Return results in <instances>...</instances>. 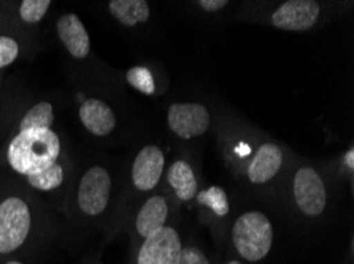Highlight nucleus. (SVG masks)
Wrapping results in <instances>:
<instances>
[{
  "mask_svg": "<svg viewBox=\"0 0 354 264\" xmlns=\"http://www.w3.org/2000/svg\"><path fill=\"white\" fill-rule=\"evenodd\" d=\"M59 155L61 141L53 130L19 132L8 145L10 166L26 177L50 168Z\"/></svg>",
  "mask_w": 354,
  "mask_h": 264,
  "instance_id": "f257e3e1",
  "label": "nucleus"
},
{
  "mask_svg": "<svg viewBox=\"0 0 354 264\" xmlns=\"http://www.w3.org/2000/svg\"><path fill=\"white\" fill-rule=\"evenodd\" d=\"M230 241L243 261L259 263L269 256L273 245V225L266 214L248 211L239 215L230 230Z\"/></svg>",
  "mask_w": 354,
  "mask_h": 264,
  "instance_id": "f03ea898",
  "label": "nucleus"
},
{
  "mask_svg": "<svg viewBox=\"0 0 354 264\" xmlns=\"http://www.w3.org/2000/svg\"><path fill=\"white\" fill-rule=\"evenodd\" d=\"M34 230L29 204L19 196H8L0 203V256L12 255L28 244Z\"/></svg>",
  "mask_w": 354,
  "mask_h": 264,
  "instance_id": "7ed1b4c3",
  "label": "nucleus"
},
{
  "mask_svg": "<svg viewBox=\"0 0 354 264\" xmlns=\"http://www.w3.org/2000/svg\"><path fill=\"white\" fill-rule=\"evenodd\" d=\"M111 176L104 166L84 172L78 187V209L84 217L95 219L106 211L111 196Z\"/></svg>",
  "mask_w": 354,
  "mask_h": 264,
  "instance_id": "20e7f679",
  "label": "nucleus"
},
{
  "mask_svg": "<svg viewBox=\"0 0 354 264\" xmlns=\"http://www.w3.org/2000/svg\"><path fill=\"white\" fill-rule=\"evenodd\" d=\"M296 206L305 217L318 219L327 207V190L323 177L312 166L299 168L292 179Z\"/></svg>",
  "mask_w": 354,
  "mask_h": 264,
  "instance_id": "39448f33",
  "label": "nucleus"
},
{
  "mask_svg": "<svg viewBox=\"0 0 354 264\" xmlns=\"http://www.w3.org/2000/svg\"><path fill=\"white\" fill-rule=\"evenodd\" d=\"M183 241L174 226H164L137 245L133 264H178Z\"/></svg>",
  "mask_w": 354,
  "mask_h": 264,
  "instance_id": "423d86ee",
  "label": "nucleus"
},
{
  "mask_svg": "<svg viewBox=\"0 0 354 264\" xmlns=\"http://www.w3.org/2000/svg\"><path fill=\"white\" fill-rule=\"evenodd\" d=\"M169 128L181 139H194L208 132L210 112L201 103H174L167 111Z\"/></svg>",
  "mask_w": 354,
  "mask_h": 264,
  "instance_id": "0eeeda50",
  "label": "nucleus"
},
{
  "mask_svg": "<svg viewBox=\"0 0 354 264\" xmlns=\"http://www.w3.org/2000/svg\"><path fill=\"white\" fill-rule=\"evenodd\" d=\"M319 3L315 0H289L272 13V26L280 30L304 32L318 23Z\"/></svg>",
  "mask_w": 354,
  "mask_h": 264,
  "instance_id": "6e6552de",
  "label": "nucleus"
},
{
  "mask_svg": "<svg viewBox=\"0 0 354 264\" xmlns=\"http://www.w3.org/2000/svg\"><path fill=\"white\" fill-rule=\"evenodd\" d=\"M165 170V155L156 144H148L138 150L132 163V184L138 192H151L159 185Z\"/></svg>",
  "mask_w": 354,
  "mask_h": 264,
  "instance_id": "1a4fd4ad",
  "label": "nucleus"
},
{
  "mask_svg": "<svg viewBox=\"0 0 354 264\" xmlns=\"http://www.w3.org/2000/svg\"><path fill=\"white\" fill-rule=\"evenodd\" d=\"M169 217L170 206L167 198L162 195L149 196L138 209L136 220H133V236L138 244L151 234L158 233L164 226H167Z\"/></svg>",
  "mask_w": 354,
  "mask_h": 264,
  "instance_id": "9d476101",
  "label": "nucleus"
},
{
  "mask_svg": "<svg viewBox=\"0 0 354 264\" xmlns=\"http://www.w3.org/2000/svg\"><path fill=\"white\" fill-rule=\"evenodd\" d=\"M284 161L283 150L275 143H264L256 150L253 160L246 170L251 184L264 185L280 172Z\"/></svg>",
  "mask_w": 354,
  "mask_h": 264,
  "instance_id": "9b49d317",
  "label": "nucleus"
},
{
  "mask_svg": "<svg viewBox=\"0 0 354 264\" xmlns=\"http://www.w3.org/2000/svg\"><path fill=\"white\" fill-rule=\"evenodd\" d=\"M57 35L62 45L75 59H84L91 51V39L77 14H64L57 21Z\"/></svg>",
  "mask_w": 354,
  "mask_h": 264,
  "instance_id": "f8f14e48",
  "label": "nucleus"
},
{
  "mask_svg": "<svg viewBox=\"0 0 354 264\" xmlns=\"http://www.w3.org/2000/svg\"><path fill=\"white\" fill-rule=\"evenodd\" d=\"M80 119L86 130L95 136H106L115 130L116 114L110 105L97 99H88L80 106Z\"/></svg>",
  "mask_w": 354,
  "mask_h": 264,
  "instance_id": "ddd939ff",
  "label": "nucleus"
},
{
  "mask_svg": "<svg viewBox=\"0 0 354 264\" xmlns=\"http://www.w3.org/2000/svg\"><path fill=\"white\" fill-rule=\"evenodd\" d=\"M167 182L180 201L187 203L196 198L198 184L192 166L186 160H175L169 166Z\"/></svg>",
  "mask_w": 354,
  "mask_h": 264,
  "instance_id": "4468645a",
  "label": "nucleus"
},
{
  "mask_svg": "<svg viewBox=\"0 0 354 264\" xmlns=\"http://www.w3.org/2000/svg\"><path fill=\"white\" fill-rule=\"evenodd\" d=\"M109 10L118 23L126 27L148 23L151 16L149 3L145 0H111Z\"/></svg>",
  "mask_w": 354,
  "mask_h": 264,
  "instance_id": "2eb2a0df",
  "label": "nucleus"
},
{
  "mask_svg": "<svg viewBox=\"0 0 354 264\" xmlns=\"http://www.w3.org/2000/svg\"><path fill=\"white\" fill-rule=\"evenodd\" d=\"M194 199L197 201L198 206L205 207L207 211H210L214 215V217L226 219L230 214L229 196L221 187L212 185V187L205 188V190L197 192Z\"/></svg>",
  "mask_w": 354,
  "mask_h": 264,
  "instance_id": "dca6fc26",
  "label": "nucleus"
},
{
  "mask_svg": "<svg viewBox=\"0 0 354 264\" xmlns=\"http://www.w3.org/2000/svg\"><path fill=\"white\" fill-rule=\"evenodd\" d=\"M53 122H55V111L53 105L48 101H41L30 108L26 112L19 123V132L26 130H51Z\"/></svg>",
  "mask_w": 354,
  "mask_h": 264,
  "instance_id": "f3484780",
  "label": "nucleus"
},
{
  "mask_svg": "<svg viewBox=\"0 0 354 264\" xmlns=\"http://www.w3.org/2000/svg\"><path fill=\"white\" fill-rule=\"evenodd\" d=\"M28 182H29L30 187H34L40 192L56 190V188L61 187L62 182H64L62 165L57 163V161H56L55 165L50 166V168L37 172V174L28 176Z\"/></svg>",
  "mask_w": 354,
  "mask_h": 264,
  "instance_id": "a211bd4d",
  "label": "nucleus"
},
{
  "mask_svg": "<svg viewBox=\"0 0 354 264\" xmlns=\"http://www.w3.org/2000/svg\"><path fill=\"white\" fill-rule=\"evenodd\" d=\"M126 79L129 85L142 92L143 95H154L156 94V83H154V77L151 70L147 67H132L129 68L126 74Z\"/></svg>",
  "mask_w": 354,
  "mask_h": 264,
  "instance_id": "6ab92c4d",
  "label": "nucleus"
},
{
  "mask_svg": "<svg viewBox=\"0 0 354 264\" xmlns=\"http://www.w3.org/2000/svg\"><path fill=\"white\" fill-rule=\"evenodd\" d=\"M50 0H24L19 7V16L24 23H40L50 8Z\"/></svg>",
  "mask_w": 354,
  "mask_h": 264,
  "instance_id": "aec40b11",
  "label": "nucleus"
},
{
  "mask_svg": "<svg viewBox=\"0 0 354 264\" xmlns=\"http://www.w3.org/2000/svg\"><path fill=\"white\" fill-rule=\"evenodd\" d=\"M19 54V46L10 37H0V68L10 65L16 61Z\"/></svg>",
  "mask_w": 354,
  "mask_h": 264,
  "instance_id": "412c9836",
  "label": "nucleus"
},
{
  "mask_svg": "<svg viewBox=\"0 0 354 264\" xmlns=\"http://www.w3.org/2000/svg\"><path fill=\"white\" fill-rule=\"evenodd\" d=\"M178 264H212L205 252H202L197 245H183Z\"/></svg>",
  "mask_w": 354,
  "mask_h": 264,
  "instance_id": "4be33fe9",
  "label": "nucleus"
},
{
  "mask_svg": "<svg viewBox=\"0 0 354 264\" xmlns=\"http://www.w3.org/2000/svg\"><path fill=\"white\" fill-rule=\"evenodd\" d=\"M227 5V0H201V2H198V7L205 10L208 13H216L219 10L226 8Z\"/></svg>",
  "mask_w": 354,
  "mask_h": 264,
  "instance_id": "5701e85b",
  "label": "nucleus"
},
{
  "mask_svg": "<svg viewBox=\"0 0 354 264\" xmlns=\"http://www.w3.org/2000/svg\"><path fill=\"white\" fill-rule=\"evenodd\" d=\"M343 163H345V166L350 171L354 170V148L353 145H350V149H348L345 155H343Z\"/></svg>",
  "mask_w": 354,
  "mask_h": 264,
  "instance_id": "b1692460",
  "label": "nucleus"
},
{
  "mask_svg": "<svg viewBox=\"0 0 354 264\" xmlns=\"http://www.w3.org/2000/svg\"><path fill=\"white\" fill-rule=\"evenodd\" d=\"M0 264H24V263L16 261V260H7V261H3V263H0Z\"/></svg>",
  "mask_w": 354,
  "mask_h": 264,
  "instance_id": "393cba45",
  "label": "nucleus"
},
{
  "mask_svg": "<svg viewBox=\"0 0 354 264\" xmlns=\"http://www.w3.org/2000/svg\"><path fill=\"white\" fill-rule=\"evenodd\" d=\"M224 264H245V263L240 261V260H229V261H226Z\"/></svg>",
  "mask_w": 354,
  "mask_h": 264,
  "instance_id": "a878e982",
  "label": "nucleus"
}]
</instances>
